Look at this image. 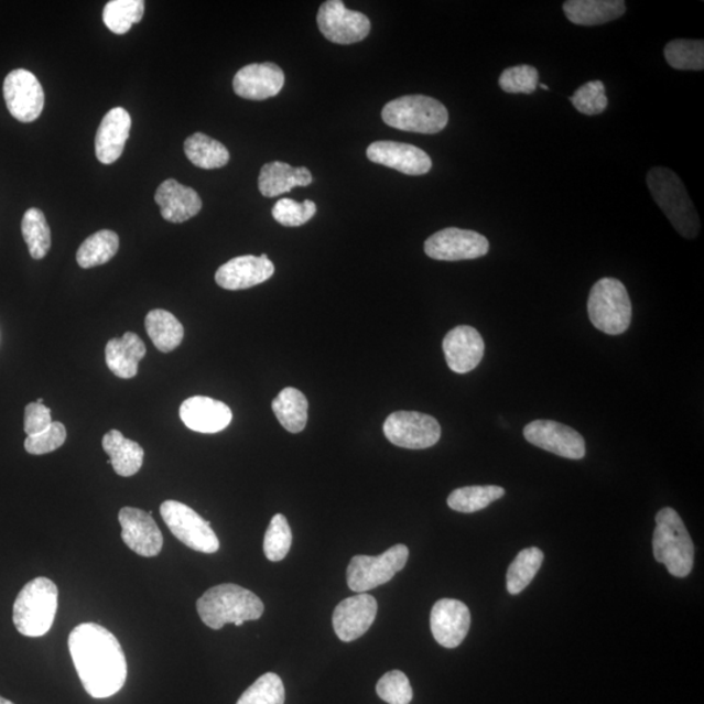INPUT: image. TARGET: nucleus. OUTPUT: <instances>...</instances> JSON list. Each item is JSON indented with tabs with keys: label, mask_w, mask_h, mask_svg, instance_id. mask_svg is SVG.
<instances>
[{
	"label": "nucleus",
	"mask_w": 704,
	"mask_h": 704,
	"mask_svg": "<svg viewBox=\"0 0 704 704\" xmlns=\"http://www.w3.org/2000/svg\"><path fill=\"white\" fill-rule=\"evenodd\" d=\"M424 251L438 261L474 260L488 253L489 241L479 232L447 227L425 240Z\"/></svg>",
	"instance_id": "ddd939ff"
},
{
	"label": "nucleus",
	"mask_w": 704,
	"mask_h": 704,
	"mask_svg": "<svg viewBox=\"0 0 704 704\" xmlns=\"http://www.w3.org/2000/svg\"><path fill=\"white\" fill-rule=\"evenodd\" d=\"M119 250V237L117 232L101 230L89 238L78 248L76 260L83 269L106 264Z\"/></svg>",
	"instance_id": "2f4dec72"
},
{
	"label": "nucleus",
	"mask_w": 704,
	"mask_h": 704,
	"mask_svg": "<svg viewBox=\"0 0 704 704\" xmlns=\"http://www.w3.org/2000/svg\"><path fill=\"white\" fill-rule=\"evenodd\" d=\"M377 602L372 595L358 594L340 602L333 614V628L344 642L365 636L376 620Z\"/></svg>",
	"instance_id": "dca6fc26"
},
{
	"label": "nucleus",
	"mask_w": 704,
	"mask_h": 704,
	"mask_svg": "<svg viewBox=\"0 0 704 704\" xmlns=\"http://www.w3.org/2000/svg\"><path fill=\"white\" fill-rule=\"evenodd\" d=\"M311 183L312 174L307 167H293L280 161L266 163L259 176V189L266 197L288 194L295 187H307Z\"/></svg>",
	"instance_id": "a878e982"
},
{
	"label": "nucleus",
	"mask_w": 704,
	"mask_h": 704,
	"mask_svg": "<svg viewBox=\"0 0 704 704\" xmlns=\"http://www.w3.org/2000/svg\"><path fill=\"white\" fill-rule=\"evenodd\" d=\"M472 625V615L465 603L441 599L431 611V630L436 642L446 649H455L465 641Z\"/></svg>",
	"instance_id": "a211bd4d"
},
{
	"label": "nucleus",
	"mask_w": 704,
	"mask_h": 704,
	"mask_svg": "<svg viewBox=\"0 0 704 704\" xmlns=\"http://www.w3.org/2000/svg\"><path fill=\"white\" fill-rule=\"evenodd\" d=\"M656 519L653 557L665 565L673 577H687L693 571L695 550L684 521L672 508L661 509Z\"/></svg>",
	"instance_id": "20e7f679"
},
{
	"label": "nucleus",
	"mask_w": 704,
	"mask_h": 704,
	"mask_svg": "<svg viewBox=\"0 0 704 704\" xmlns=\"http://www.w3.org/2000/svg\"><path fill=\"white\" fill-rule=\"evenodd\" d=\"M544 553L537 546L526 548L518 553L507 574V587L511 595H518L530 585L542 567Z\"/></svg>",
	"instance_id": "473e14b6"
},
{
	"label": "nucleus",
	"mask_w": 704,
	"mask_h": 704,
	"mask_svg": "<svg viewBox=\"0 0 704 704\" xmlns=\"http://www.w3.org/2000/svg\"><path fill=\"white\" fill-rule=\"evenodd\" d=\"M71 658L89 695L110 698L127 680V660L116 636L98 624H82L68 638Z\"/></svg>",
	"instance_id": "f257e3e1"
},
{
	"label": "nucleus",
	"mask_w": 704,
	"mask_h": 704,
	"mask_svg": "<svg viewBox=\"0 0 704 704\" xmlns=\"http://www.w3.org/2000/svg\"><path fill=\"white\" fill-rule=\"evenodd\" d=\"M58 610V587L52 580L40 577L21 589L13 604V624L20 635L31 638L45 636Z\"/></svg>",
	"instance_id": "39448f33"
},
{
	"label": "nucleus",
	"mask_w": 704,
	"mask_h": 704,
	"mask_svg": "<svg viewBox=\"0 0 704 704\" xmlns=\"http://www.w3.org/2000/svg\"><path fill=\"white\" fill-rule=\"evenodd\" d=\"M0 704H15V703H12L11 701L3 698V696H0Z\"/></svg>",
	"instance_id": "49530a36"
},
{
	"label": "nucleus",
	"mask_w": 704,
	"mask_h": 704,
	"mask_svg": "<svg viewBox=\"0 0 704 704\" xmlns=\"http://www.w3.org/2000/svg\"><path fill=\"white\" fill-rule=\"evenodd\" d=\"M102 446L110 457V464L119 476L130 478L140 472L144 462V450L137 441L128 440L122 432L112 430L104 436Z\"/></svg>",
	"instance_id": "cd10ccee"
},
{
	"label": "nucleus",
	"mask_w": 704,
	"mask_h": 704,
	"mask_svg": "<svg viewBox=\"0 0 704 704\" xmlns=\"http://www.w3.org/2000/svg\"><path fill=\"white\" fill-rule=\"evenodd\" d=\"M161 516L173 535L191 550L202 553L219 550V540L210 523L187 505L167 500L161 505Z\"/></svg>",
	"instance_id": "1a4fd4ad"
},
{
	"label": "nucleus",
	"mask_w": 704,
	"mask_h": 704,
	"mask_svg": "<svg viewBox=\"0 0 704 704\" xmlns=\"http://www.w3.org/2000/svg\"><path fill=\"white\" fill-rule=\"evenodd\" d=\"M317 25L326 40L338 45L357 44L371 32V21L360 12L347 10L340 0L319 6Z\"/></svg>",
	"instance_id": "9b49d317"
},
{
	"label": "nucleus",
	"mask_w": 704,
	"mask_h": 704,
	"mask_svg": "<svg viewBox=\"0 0 704 704\" xmlns=\"http://www.w3.org/2000/svg\"><path fill=\"white\" fill-rule=\"evenodd\" d=\"M367 159L407 175H424L432 169V160L421 148L404 142L376 141L367 149Z\"/></svg>",
	"instance_id": "f3484780"
},
{
	"label": "nucleus",
	"mask_w": 704,
	"mask_h": 704,
	"mask_svg": "<svg viewBox=\"0 0 704 704\" xmlns=\"http://www.w3.org/2000/svg\"><path fill=\"white\" fill-rule=\"evenodd\" d=\"M588 316L597 331L618 336L629 329L631 302L621 281L602 279L594 284L588 297Z\"/></svg>",
	"instance_id": "0eeeda50"
},
{
	"label": "nucleus",
	"mask_w": 704,
	"mask_h": 704,
	"mask_svg": "<svg viewBox=\"0 0 704 704\" xmlns=\"http://www.w3.org/2000/svg\"><path fill=\"white\" fill-rule=\"evenodd\" d=\"M524 438L545 452L567 459H582L586 455L585 438L565 424L553 421H535L524 426Z\"/></svg>",
	"instance_id": "4468645a"
},
{
	"label": "nucleus",
	"mask_w": 704,
	"mask_h": 704,
	"mask_svg": "<svg viewBox=\"0 0 704 704\" xmlns=\"http://www.w3.org/2000/svg\"><path fill=\"white\" fill-rule=\"evenodd\" d=\"M272 409L283 429L299 433L308 422V401L301 390L286 388L274 398Z\"/></svg>",
	"instance_id": "c756f323"
},
{
	"label": "nucleus",
	"mask_w": 704,
	"mask_h": 704,
	"mask_svg": "<svg viewBox=\"0 0 704 704\" xmlns=\"http://www.w3.org/2000/svg\"><path fill=\"white\" fill-rule=\"evenodd\" d=\"M184 152L195 166L205 170L224 167L230 161L227 148L202 132L194 133L184 141Z\"/></svg>",
	"instance_id": "7c9ffc66"
},
{
	"label": "nucleus",
	"mask_w": 704,
	"mask_h": 704,
	"mask_svg": "<svg viewBox=\"0 0 704 704\" xmlns=\"http://www.w3.org/2000/svg\"><path fill=\"white\" fill-rule=\"evenodd\" d=\"M131 127V116L123 108L106 113L96 137V155L99 162L111 165L122 156Z\"/></svg>",
	"instance_id": "5701e85b"
},
{
	"label": "nucleus",
	"mask_w": 704,
	"mask_h": 704,
	"mask_svg": "<svg viewBox=\"0 0 704 704\" xmlns=\"http://www.w3.org/2000/svg\"><path fill=\"white\" fill-rule=\"evenodd\" d=\"M574 108L585 116H597L606 111L608 98L606 96V85L600 80L589 82L575 91L571 97Z\"/></svg>",
	"instance_id": "79ce46f5"
},
{
	"label": "nucleus",
	"mask_w": 704,
	"mask_h": 704,
	"mask_svg": "<svg viewBox=\"0 0 704 704\" xmlns=\"http://www.w3.org/2000/svg\"><path fill=\"white\" fill-rule=\"evenodd\" d=\"M647 186L675 231L686 239L696 238L701 230L698 212L679 175L667 167H653L647 174Z\"/></svg>",
	"instance_id": "7ed1b4c3"
},
{
	"label": "nucleus",
	"mask_w": 704,
	"mask_h": 704,
	"mask_svg": "<svg viewBox=\"0 0 704 704\" xmlns=\"http://www.w3.org/2000/svg\"><path fill=\"white\" fill-rule=\"evenodd\" d=\"M283 682L280 675L267 673L241 694L237 704H284Z\"/></svg>",
	"instance_id": "4c0bfd02"
},
{
	"label": "nucleus",
	"mask_w": 704,
	"mask_h": 704,
	"mask_svg": "<svg viewBox=\"0 0 704 704\" xmlns=\"http://www.w3.org/2000/svg\"><path fill=\"white\" fill-rule=\"evenodd\" d=\"M67 430L64 424L53 422L48 429L40 435L26 437L24 446L25 451L33 455H42L52 453L66 443Z\"/></svg>",
	"instance_id": "c03bdc74"
},
{
	"label": "nucleus",
	"mask_w": 704,
	"mask_h": 704,
	"mask_svg": "<svg viewBox=\"0 0 704 704\" xmlns=\"http://www.w3.org/2000/svg\"><path fill=\"white\" fill-rule=\"evenodd\" d=\"M37 402L39 403H44V400H42V398H40V400Z\"/></svg>",
	"instance_id": "09e8293b"
},
{
	"label": "nucleus",
	"mask_w": 704,
	"mask_h": 704,
	"mask_svg": "<svg viewBox=\"0 0 704 704\" xmlns=\"http://www.w3.org/2000/svg\"><path fill=\"white\" fill-rule=\"evenodd\" d=\"M538 84V69L526 64L505 69L499 78L500 88L511 95H531L537 90Z\"/></svg>",
	"instance_id": "37998d69"
},
{
	"label": "nucleus",
	"mask_w": 704,
	"mask_h": 704,
	"mask_svg": "<svg viewBox=\"0 0 704 704\" xmlns=\"http://www.w3.org/2000/svg\"><path fill=\"white\" fill-rule=\"evenodd\" d=\"M443 348L447 366L455 373L472 372L485 357V340L473 326L461 325L447 333Z\"/></svg>",
	"instance_id": "412c9836"
},
{
	"label": "nucleus",
	"mask_w": 704,
	"mask_h": 704,
	"mask_svg": "<svg viewBox=\"0 0 704 704\" xmlns=\"http://www.w3.org/2000/svg\"><path fill=\"white\" fill-rule=\"evenodd\" d=\"M145 328L156 350L170 353L182 344L184 328L173 313L153 310L148 313Z\"/></svg>",
	"instance_id": "c85d7f7f"
},
{
	"label": "nucleus",
	"mask_w": 704,
	"mask_h": 704,
	"mask_svg": "<svg viewBox=\"0 0 704 704\" xmlns=\"http://www.w3.org/2000/svg\"><path fill=\"white\" fill-rule=\"evenodd\" d=\"M383 435L404 450H429L438 443L441 426L435 418L422 412L397 411L383 423Z\"/></svg>",
	"instance_id": "9d476101"
},
{
	"label": "nucleus",
	"mask_w": 704,
	"mask_h": 704,
	"mask_svg": "<svg viewBox=\"0 0 704 704\" xmlns=\"http://www.w3.org/2000/svg\"><path fill=\"white\" fill-rule=\"evenodd\" d=\"M668 64L681 71H703L704 42L702 40H674L664 48Z\"/></svg>",
	"instance_id": "e433bc0d"
},
{
	"label": "nucleus",
	"mask_w": 704,
	"mask_h": 704,
	"mask_svg": "<svg viewBox=\"0 0 704 704\" xmlns=\"http://www.w3.org/2000/svg\"><path fill=\"white\" fill-rule=\"evenodd\" d=\"M284 74L274 63H253L238 71L232 87L235 94L252 101H264L280 94Z\"/></svg>",
	"instance_id": "6ab92c4d"
},
{
	"label": "nucleus",
	"mask_w": 704,
	"mask_h": 704,
	"mask_svg": "<svg viewBox=\"0 0 704 704\" xmlns=\"http://www.w3.org/2000/svg\"><path fill=\"white\" fill-rule=\"evenodd\" d=\"M52 424V410L47 409L44 403L28 404L24 415V431L28 437L40 435Z\"/></svg>",
	"instance_id": "a18cd8bd"
},
{
	"label": "nucleus",
	"mask_w": 704,
	"mask_h": 704,
	"mask_svg": "<svg viewBox=\"0 0 704 704\" xmlns=\"http://www.w3.org/2000/svg\"><path fill=\"white\" fill-rule=\"evenodd\" d=\"M196 607L202 621L215 630L230 622L259 620L264 614V604L259 596L231 583L208 589Z\"/></svg>",
	"instance_id": "f03ea898"
},
{
	"label": "nucleus",
	"mask_w": 704,
	"mask_h": 704,
	"mask_svg": "<svg viewBox=\"0 0 704 704\" xmlns=\"http://www.w3.org/2000/svg\"><path fill=\"white\" fill-rule=\"evenodd\" d=\"M123 542L131 551L142 557L159 556L163 546L162 532L153 517L137 508H123L119 511Z\"/></svg>",
	"instance_id": "2eb2a0df"
},
{
	"label": "nucleus",
	"mask_w": 704,
	"mask_h": 704,
	"mask_svg": "<svg viewBox=\"0 0 704 704\" xmlns=\"http://www.w3.org/2000/svg\"><path fill=\"white\" fill-rule=\"evenodd\" d=\"M147 354L145 344L137 333L127 332L122 338H112L106 345V365L120 379H132L138 375L139 362Z\"/></svg>",
	"instance_id": "393cba45"
},
{
	"label": "nucleus",
	"mask_w": 704,
	"mask_h": 704,
	"mask_svg": "<svg viewBox=\"0 0 704 704\" xmlns=\"http://www.w3.org/2000/svg\"><path fill=\"white\" fill-rule=\"evenodd\" d=\"M21 231L32 258L44 259L52 247V231L44 213L37 208L28 209L21 223Z\"/></svg>",
	"instance_id": "f704fd0d"
},
{
	"label": "nucleus",
	"mask_w": 704,
	"mask_h": 704,
	"mask_svg": "<svg viewBox=\"0 0 704 704\" xmlns=\"http://www.w3.org/2000/svg\"><path fill=\"white\" fill-rule=\"evenodd\" d=\"M377 695L389 704H410L412 687L408 675L401 671H390L383 674L376 686Z\"/></svg>",
	"instance_id": "a19ab883"
},
{
	"label": "nucleus",
	"mask_w": 704,
	"mask_h": 704,
	"mask_svg": "<svg viewBox=\"0 0 704 704\" xmlns=\"http://www.w3.org/2000/svg\"><path fill=\"white\" fill-rule=\"evenodd\" d=\"M317 206L311 201L296 203L293 198H281L272 209V216L282 226L297 227L315 217Z\"/></svg>",
	"instance_id": "ea45409f"
},
{
	"label": "nucleus",
	"mask_w": 704,
	"mask_h": 704,
	"mask_svg": "<svg viewBox=\"0 0 704 704\" xmlns=\"http://www.w3.org/2000/svg\"><path fill=\"white\" fill-rule=\"evenodd\" d=\"M291 544H293V533L286 517L277 515L272 518L264 539V552L269 561L279 563L288 556Z\"/></svg>",
	"instance_id": "58836bf2"
},
{
	"label": "nucleus",
	"mask_w": 704,
	"mask_h": 704,
	"mask_svg": "<svg viewBox=\"0 0 704 704\" xmlns=\"http://www.w3.org/2000/svg\"><path fill=\"white\" fill-rule=\"evenodd\" d=\"M383 122L396 130L433 134L444 130L450 112L435 98L415 95L404 96L383 106Z\"/></svg>",
	"instance_id": "423d86ee"
},
{
	"label": "nucleus",
	"mask_w": 704,
	"mask_h": 704,
	"mask_svg": "<svg viewBox=\"0 0 704 704\" xmlns=\"http://www.w3.org/2000/svg\"><path fill=\"white\" fill-rule=\"evenodd\" d=\"M142 0H111L104 9V23L112 33L126 34L144 17Z\"/></svg>",
	"instance_id": "c9c22d12"
},
{
	"label": "nucleus",
	"mask_w": 704,
	"mask_h": 704,
	"mask_svg": "<svg viewBox=\"0 0 704 704\" xmlns=\"http://www.w3.org/2000/svg\"><path fill=\"white\" fill-rule=\"evenodd\" d=\"M409 548L403 544L391 546L380 556H355L347 567V585L354 593L365 594L394 578L408 564Z\"/></svg>",
	"instance_id": "6e6552de"
},
{
	"label": "nucleus",
	"mask_w": 704,
	"mask_h": 704,
	"mask_svg": "<svg viewBox=\"0 0 704 704\" xmlns=\"http://www.w3.org/2000/svg\"><path fill=\"white\" fill-rule=\"evenodd\" d=\"M3 95L11 116L21 123H32L44 110L45 91L31 71L15 69L4 78Z\"/></svg>",
	"instance_id": "f8f14e48"
},
{
	"label": "nucleus",
	"mask_w": 704,
	"mask_h": 704,
	"mask_svg": "<svg viewBox=\"0 0 704 704\" xmlns=\"http://www.w3.org/2000/svg\"><path fill=\"white\" fill-rule=\"evenodd\" d=\"M540 88H542L544 90H550V88H548V85H545V84H540Z\"/></svg>",
	"instance_id": "de8ad7c7"
},
{
	"label": "nucleus",
	"mask_w": 704,
	"mask_h": 704,
	"mask_svg": "<svg viewBox=\"0 0 704 704\" xmlns=\"http://www.w3.org/2000/svg\"><path fill=\"white\" fill-rule=\"evenodd\" d=\"M505 489L497 486H473L453 490L447 497L450 508L459 513H475L502 499Z\"/></svg>",
	"instance_id": "72a5a7b5"
},
{
	"label": "nucleus",
	"mask_w": 704,
	"mask_h": 704,
	"mask_svg": "<svg viewBox=\"0 0 704 704\" xmlns=\"http://www.w3.org/2000/svg\"><path fill=\"white\" fill-rule=\"evenodd\" d=\"M180 414L189 430L201 433L224 431L232 421V412L226 403L203 396L184 401Z\"/></svg>",
	"instance_id": "4be33fe9"
},
{
	"label": "nucleus",
	"mask_w": 704,
	"mask_h": 704,
	"mask_svg": "<svg viewBox=\"0 0 704 704\" xmlns=\"http://www.w3.org/2000/svg\"><path fill=\"white\" fill-rule=\"evenodd\" d=\"M274 264L267 254H247L227 261L216 273L218 286L225 290H246L258 286L274 274Z\"/></svg>",
	"instance_id": "aec40b11"
},
{
	"label": "nucleus",
	"mask_w": 704,
	"mask_h": 704,
	"mask_svg": "<svg viewBox=\"0 0 704 704\" xmlns=\"http://www.w3.org/2000/svg\"><path fill=\"white\" fill-rule=\"evenodd\" d=\"M154 201L161 208V216L173 224H183L201 213L203 202L194 188L183 186L175 180L161 183Z\"/></svg>",
	"instance_id": "b1692460"
},
{
	"label": "nucleus",
	"mask_w": 704,
	"mask_h": 704,
	"mask_svg": "<svg viewBox=\"0 0 704 704\" xmlns=\"http://www.w3.org/2000/svg\"><path fill=\"white\" fill-rule=\"evenodd\" d=\"M563 10L573 24L593 26L620 19L626 4L622 0H568Z\"/></svg>",
	"instance_id": "bb28decb"
}]
</instances>
